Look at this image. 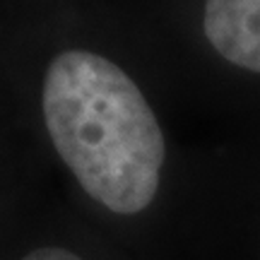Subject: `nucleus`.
<instances>
[{"instance_id":"nucleus-1","label":"nucleus","mask_w":260,"mask_h":260,"mask_svg":"<svg viewBox=\"0 0 260 260\" xmlns=\"http://www.w3.org/2000/svg\"><path fill=\"white\" fill-rule=\"evenodd\" d=\"M41 109L58 157L92 200L116 214L149 207L167 142L152 106L118 65L63 51L46 70Z\"/></svg>"},{"instance_id":"nucleus-2","label":"nucleus","mask_w":260,"mask_h":260,"mask_svg":"<svg viewBox=\"0 0 260 260\" xmlns=\"http://www.w3.org/2000/svg\"><path fill=\"white\" fill-rule=\"evenodd\" d=\"M205 37L229 63L260 73V0H207Z\"/></svg>"},{"instance_id":"nucleus-3","label":"nucleus","mask_w":260,"mask_h":260,"mask_svg":"<svg viewBox=\"0 0 260 260\" xmlns=\"http://www.w3.org/2000/svg\"><path fill=\"white\" fill-rule=\"evenodd\" d=\"M19 260H84V258L77 255L75 251L60 248V246H44V248H37V251H29L24 258Z\"/></svg>"}]
</instances>
